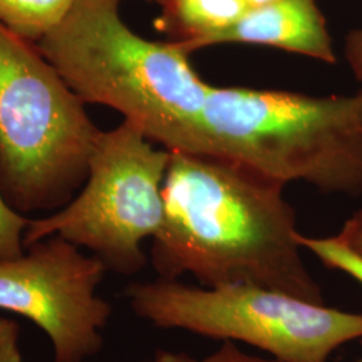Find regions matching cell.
Returning a JSON list of instances; mask_svg holds the SVG:
<instances>
[{
  "label": "cell",
  "mask_w": 362,
  "mask_h": 362,
  "mask_svg": "<svg viewBox=\"0 0 362 362\" xmlns=\"http://www.w3.org/2000/svg\"><path fill=\"white\" fill-rule=\"evenodd\" d=\"M285 184L233 158L170 152L152 264L163 279L255 285L325 303L297 240Z\"/></svg>",
  "instance_id": "6da1fadb"
},
{
  "label": "cell",
  "mask_w": 362,
  "mask_h": 362,
  "mask_svg": "<svg viewBox=\"0 0 362 362\" xmlns=\"http://www.w3.org/2000/svg\"><path fill=\"white\" fill-rule=\"evenodd\" d=\"M121 0H77L37 43L83 104L117 110L169 152L207 153L203 115L211 85L170 40L136 34Z\"/></svg>",
  "instance_id": "7a4b0ae2"
},
{
  "label": "cell",
  "mask_w": 362,
  "mask_h": 362,
  "mask_svg": "<svg viewBox=\"0 0 362 362\" xmlns=\"http://www.w3.org/2000/svg\"><path fill=\"white\" fill-rule=\"evenodd\" d=\"M208 155L223 156L287 184L362 194V90L309 95L211 86L203 115Z\"/></svg>",
  "instance_id": "3957f363"
},
{
  "label": "cell",
  "mask_w": 362,
  "mask_h": 362,
  "mask_svg": "<svg viewBox=\"0 0 362 362\" xmlns=\"http://www.w3.org/2000/svg\"><path fill=\"white\" fill-rule=\"evenodd\" d=\"M98 129L33 42L0 23V194L19 214L61 209L86 181Z\"/></svg>",
  "instance_id": "277c9868"
},
{
  "label": "cell",
  "mask_w": 362,
  "mask_h": 362,
  "mask_svg": "<svg viewBox=\"0 0 362 362\" xmlns=\"http://www.w3.org/2000/svg\"><path fill=\"white\" fill-rule=\"evenodd\" d=\"M127 298L157 327L245 342L281 362H329L338 348L362 339V314L260 286L194 287L160 278L130 285Z\"/></svg>",
  "instance_id": "5b68a950"
},
{
  "label": "cell",
  "mask_w": 362,
  "mask_h": 362,
  "mask_svg": "<svg viewBox=\"0 0 362 362\" xmlns=\"http://www.w3.org/2000/svg\"><path fill=\"white\" fill-rule=\"evenodd\" d=\"M170 152L122 121L98 134L82 191L50 216L30 220L25 248L61 236L90 250L106 270L133 275L143 270V242L155 238L164 219L163 185Z\"/></svg>",
  "instance_id": "8992f818"
},
{
  "label": "cell",
  "mask_w": 362,
  "mask_h": 362,
  "mask_svg": "<svg viewBox=\"0 0 362 362\" xmlns=\"http://www.w3.org/2000/svg\"><path fill=\"white\" fill-rule=\"evenodd\" d=\"M104 263L79 247L50 236L23 255L0 260V310L11 311L42 329L54 362H86L103 348L112 306L97 294Z\"/></svg>",
  "instance_id": "52a82bcc"
},
{
  "label": "cell",
  "mask_w": 362,
  "mask_h": 362,
  "mask_svg": "<svg viewBox=\"0 0 362 362\" xmlns=\"http://www.w3.org/2000/svg\"><path fill=\"white\" fill-rule=\"evenodd\" d=\"M258 45L303 55L333 65V39L317 0H272L248 8L228 30L212 39L211 46Z\"/></svg>",
  "instance_id": "ba28073f"
},
{
  "label": "cell",
  "mask_w": 362,
  "mask_h": 362,
  "mask_svg": "<svg viewBox=\"0 0 362 362\" xmlns=\"http://www.w3.org/2000/svg\"><path fill=\"white\" fill-rule=\"evenodd\" d=\"M156 30L189 55L233 26L248 10L245 0H165Z\"/></svg>",
  "instance_id": "9c48e42d"
},
{
  "label": "cell",
  "mask_w": 362,
  "mask_h": 362,
  "mask_svg": "<svg viewBox=\"0 0 362 362\" xmlns=\"http://www.w3.org/2000/svg\"><path fill=\"white\" fill-rule=\"evenodd\" d=\"M77 0H0V23L30 42L59 26Z\"/></svg>",
  "instance_id": "30bf717a"
},
{
  "label": "cell",
  "mask_w": 362,
  "mask_h": 362,
  "mask_svg": "<svg viewBox=\"0 0 362 362\" xmlns=\"http://www.w3.org/2000/svg\"><path fill=\"white\" fill-rule=\"evenodd\" d=\"M298 243L302 248L310 251L324 263L326 267L345 272L362 285V258L339 242L332 238H311L298 233Z\"/></svg>",
  "instance_id": "8fae6325"
},
{
  "label": "cell",
  "mask_w": 362,
  "mask_h": 362,
  "mask_svg": "<svg viewBox=\"0 0 362 362\" xmlns=\"http://www.w3.org/2000/svg\"><path fill=\"white\" fill-rule=\"evenodd\" d=\"M30 219L7 204L0 194V260L18 258L25 254L23 236Z\"/></svg>",
  "instance_id": "7c38bea8"
},
{
  "label": "cell",
  "mask_w": 362,
  "mask_h": 362,
  "mask_svg": "<svg viewBox=\"0 0 362 362\" xmlns=\"http://www.w3.org/2000/svg\"><path fill=\"white\" fill-rule=\"evenodd\" d=\"M0 362H23L21 327L8 318H0Z\"/></svg>",
  "instance_id": "4fadbf2b"
},
{
  "label": "cell",
  "mask_w": 362,
  "mask_h": 362,
  "mask_svg": "<svg viewBox=\"0 0 362 362\" xmlns=\"http://www.w3.org/2000/svg\"><path fill=\"white\" fill-rule=\"evenodd\" d=\"M336 238L362 258V208L344 223Z\"/></svg>",
  "instance_id": "5bb4252c"
},
{
  "label": "cell",
  "mask_w": 362,
  "mask_h": 362,
  "mask_svg": "<svg viewBox=\"0 0 362 362\" xmlns=\"http://www.w3.org/2000/svg\"><path fill=\"white\" fill-rule=\"evenodd\" d=\"M344 55L353 76L362 83V26L351 30L346 35Z\"/></svg>",
  "instance_id": "9a60e30c"
},
{
  "label": "cell",
  "mask_w": 362,
  "mask_h": 362,
  "mask_svg": "<svg viewBox=\"0 0 362 362\" xmlns=\"http://www.w3.org/2000/svg\"><path fill=\"white\" fill-rule=\"evenodd\" d=\"M204 362H281L278 360H264L238 349L235 342H224L219 349L212 353Z\"/></svg>",
  "instance_id": "2e32d148"
},
{
  "label": "cell",
  "mask_w": 362,
  "mask_h": 362,
  "mask_svg": "<svg viewBox=\"0 0 362 362\" xmlns=\"http://www.w3.org/2000/svg\"><path fill=\"white\" fill-rule=\"evenodd\" d=\"M146 362H200L187 353H177L169 350H158L152 360ZM204 362V361H203Z\"/></svg>",
  "instance_id": "e0dca14e"
},
{
  "label": "cell",
  "mask_w": 362,
  "mask_h": 362,
  "mask_svg": "<svg viewBox=\"0 0 362 362\" xmlns=\"http://www.w3.org/2000/svg\"><path fill=\"white\" fill-rule=\"evenodd\" d=\"M246 1L247 7L248 8H254V7H260L263 4L270 3L272 0H245Z\"/></svg>",
  "instance_id": "ac0fdd59"
},
{
  "label": "cell",
  "mask_w": 362,
  "mask_h": 362,
  "mask_svg": "<svg viewBox=\"0 0 362 362\" xmlns=\"http://www.w3.org/2000/svg\"><path fill=\"white\" fill-rule=\"evenodd\" d=\"M146 1H152V3H156L157 6H163V3H164L165 0H146Z\"/></svg>",
  "instance_id": "d6986e66"
},
{
  "label": "cell",
  "mask_w": 362,
  "mask_h": 362,
  "mask_svg": "<svg viewBox=\"0 0 362 362\" xmlns=\"http://www.w3.org/2000/svg\"><path fill=\"white\" fill-rule=\"evenodd\" d=\"M358 362H362V358H361V360H360V361H358Z\"/></svg>",
  "instance_id": "ffe728a7"
}]
</instances>
